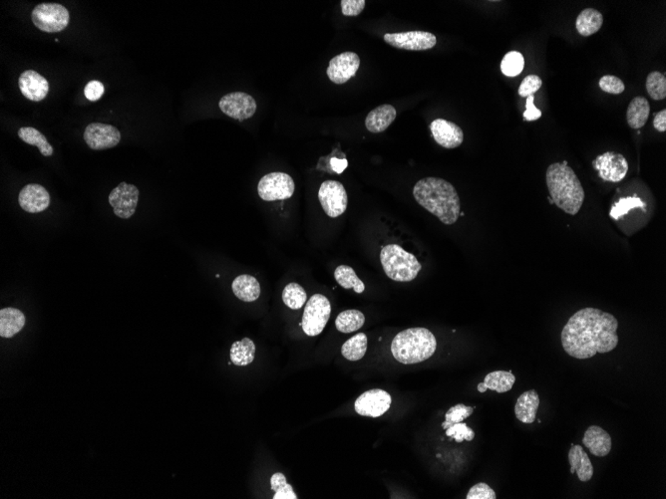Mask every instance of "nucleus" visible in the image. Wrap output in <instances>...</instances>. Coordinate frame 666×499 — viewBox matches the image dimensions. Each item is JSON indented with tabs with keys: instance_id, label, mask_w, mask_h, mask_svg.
<instances>
[{
	"instance_id": "9",
	"label": "nucleus",
	"mask_w": 666,
	"mask_h": 499,
	"mask_svg": "<svg viewBox=\"0 0 666 499\" xmlns=\"http://www.w3.org/2000/svg\"><path fill=\"white\" fill-rule=\"evenodd\" d=\"M319 200L325 214L335 218L344 214L347 209L348 197L342 182L325 180L320 185Z\"/></svg>"
},
{
	"instance_id": "34",
	"label": "nucleus",
	"mask_w": 666,
	"mask_h": 499,
	"mask_svg": "<svg viewBox=\"0 0 666 499\" xmlns=\"http://www.w3.org/2000/svg\"><path fill=\"white\" fill-rule=\"evenodd\" d=\"M307 295L304 288L297 283H290L282 291V301L292 310H299L307 303Z\"/></svg>"
},
{
	"instance_id": "17",
	"label": "nucleus",
	"mask_w": 666,
	"mask_h": 499,
	"mask_svg": "<svg viewBox=\"0 0 666 499\" xmlns=\"http://www.w3.org/2000/svg\"><path fill=\"white\" fill-rule=\"evenodd\" d=\"M435 142L445 149H456L464 141V133L455 123L445 119L434 120L430 125Z\"/></svg>"
},
{
	"instance_id": "36",
	"label": "nucleus",
	"mask_w": 666,
	"mask_h": 499,
	"mask_svg": "<svg viewBox=\"0 0 666 499\" xmlns=\"http://www.w3.org/2000/svg\"><path fill=\"white\" fill-rule=\"evenodd\" d=\"M648 95L655 101L665 99L666 97V77L662 73L655 71L650 73L645 83Z\"/></svg>"
},
{
	"instance_id": "20",
	"label": "nucleus",
	"mask_w": 666,
	"mask_h": 499,
	"mask_svg": "<svg viewBox=\"0 0 666 499\" xmlns=\"http://www.w3.org/2000/svg\"><path fill=\"white\" fill-rule=\"evenodd\" d=\"M583 443L592 455L598 458L607 456L613 448L610 433L598 426H592L585 431Z\"/></svg>"
},
{
	"instance_id": "2",
	"label": "nucleus",
	"mask_w": 666,
	"mask_h": 499,
	"mask_svg": "<svg viewBox=\"0 0 666 499\" xmlns=\"http://www.w3.org/2000/svg\"><path fill=\"white\" fill-rule=\"evenodd\" d=\"M413 197L418 204L446 225H454L459 220V195L447 180L440 178L420 180L413 187Z\"/></svg>"
},
{
	"instance_id": "28",
	"label": "nucleus",
	"mask_w": 666,
	"mask_h": 499,
	"mask_svg": "<svg viewBox=\"0 0 666 499\" xmlns=\"http://www.w3.org/2000/svg\"><path fill=\"white\" fill-rule=\"evenodd\" d=\"M603 24V16L597 9H583L578 14L575 27L578 34L582 36L588 37L597 34L598 30L602 29Z\"/></svg>"
},
{
	"instance_id": "29",
	"label": "nucleus",
	"mask_w": 666,
	"mask_h": 499,
	"mask_svg": "<svg viewBox=\"0 0 666 499\" xmlns=\"http://www.w3.org/2000/svg\"><path fill=\"white\" fill-rule=\"evenodd\" d=\"M230 360L237 366H247L254 362L255 345L250 338L237 341L230 348Z\"/></svg>"
},
{
	"instance_id": "40",
	"label": "nucleus",
	"mask_w": 666,
	"mask_h": 499,
	"mask_svg": "<svg viewBox=\"0 0 666 499\" xmlns=\"http://www.w3.org/2000/svg\"><path fill=\"white\" fill-rule=\"evenodd\" d=\"M445 431L446 436L454 438L457 443H462L464 441H471L475 438L474 431L464 423H455Z\"/></svg>"
},
{
	"instance_id": "31",
	"label": "nucleus",
	"mask_w": 666,
	"mask_h": 499,
	"mask_svg": "<svg viewBox=\"0 0 666 499\" xmlns=\"http://www.w3.org/2000/svg\"><path fill=\"white\" fill-rule=\"evenodd\" d=\"M367 351V337L364 333H358L357 335L348 339L342 347L343 357L352 362L362 360Z\"/></svg>"
},
{
	"instance_id": "47",
	"label": "nucleus",
	"mask_w": 666,
	"mask_h": 499,
	"mask_svg": "<svg viewBox=\"0 0 666 499\" xmlns=\"http://www.w3.org/2000/svg\"><path fill=\"white\" fill-rule=\"evenodd\" d=\"M653 127L658 132H665L666 131V110L663 109L662 111L657 113L653 119Z\"/></svg>"
},
{
	"instance_id": "1",
	"label": "nucleus",
	"mask_w": 666,
	"mask_h": 499,
	"mask_svg": "<svg viewBox=\"0 0 666 499\" xmlns=\"http://www.w3.org/2000/svg\"><path fill=\"white\" fill-rule=\"evenodd\" d=\"M618 321L613 314L597 308L575 312L563 328L560 340L570 357L585 360L612 352L618 345Z\"/></svg>"
},
{
	"instance_id": "46",
	"label": "nucleus",
	"mask_w": 666,
	"mask_h": 499,
	"mask_svg": "<svg viewBox=\"0 0 666 499\" xmlns=\"http://www.w3.org/2000/svg\"><path fill=\"white\" fill-rule=\"evenodd\" d=\"M535 96L534 95H531V96L527 97V102H526V111L524 112V119L526 121L532 122L537 121L538 119H540L542 117V111L538 109L534 104Z\"/></svg>"
},
{
	"instance_id": "39",
	"label": "nucleus",
	"mask_w": 666,
	"mask_h": 499,
	"mask_svg": "<svg viewBox=\"0 0 666 499\" xmlns=\"http://www.w3.org/2000/svg\"><path fill=\"white\" fill-rule=\"evenodd\" d=\"M474 413V408L467 407L463 403H458L454 407L450 408L445 415V422L442 423V428L447 430L452 427L455 423H462L465 418L470 417Z\"/></svg>"
},
{
	"instance_id": "19",
	"label": "nucleus",
	"mask_w": 666,
	"mask_h": 499,
	"mask_svg": "<svg viewBox=\"0 0 666 499\" xmlns=\"http://www.w3.org/2000/svg\"><path fill=\"white\" fill-rule=\"evenodd\" d=\"M19 85L22 95L30 101H42L48 94V82L42 75L34 70H26L22 73L19 79Z\"/></svg>"
},
{
	"instance_id": "25",
	"label": "nucleus",
	"mask_w": 666,
	"mask_h": 499,
	"mask_svg": "<svg viewBox=\"0 0 666 499\" xmlns=\"http://www.w3.org/2000/svg\"><path fill=\"white\" fill-rule=\"evenodd\" d=\"M25 325V316L16 308H4L0 311V336L11 338L19 333Z\"/></svg>"
},
{
	"instance_id": "5",
	"label": "nucleus",
	"mask_w": 666,
	"mask_h": 499,
	"mask_svg": "<svg viewBox=\"0 0 666 499\" xmlns=\"http://www.w3.org/2000/svg\"><path fill=\"white\" fill-rule=\"evenodd\" d=\"M380 262L387 277L396 282H411L422 269L417 258L398 245H385L380 252Z\"/></svg>"
},
{
	"instance_id": "15",
	"label": "nucleus",
	"mask_w": 666,
	"mask_h": 499,
	"mask_svg": "<svg viewBox=\"0 0 666 499\" xmlns=\"http://www.w3.org/2000/svg\"><path fill=\"white\" fill-rule=\"evenodd\" d=\"M84 140L90 149L99 150L111 149L121 141V134L117 128L102 123H92L84 131Z\"/></svg>"
},
{
	"instance_id": "41",
	"label": "nucleus",
	"mask_w": 666,
	"mask_h": 499,
	"mask_svg": "<svg viewBox=\"0 0 666 499\" xmlns=\"http://www.w3.org/2000/svg\"><path fill=\"white\" fill-rule=\"evenodd\" d=\"M598 84H600V89L605 93H608V94H622L625 89V83L620 78L613 76V75H605V76L600 78Z\"/></svg>"
},
{
	"instance_id": "24",
	"label": "nucleus",
	"mask_w": 666,
	"mask_h": 499,
	"mask_svg": "<svg viewBox=\"0 0 666 499\" xmlns=\"http://www.w3.org/2000/svg\"><path fill=\"white\" fill-rule=\"evenodd\" d=\"M516 382V377L511 371H494L488 374L484 382L478 385V392L486 393L488 390L503 393L512 390Z\"/></svg>"
},
{
	"instance_id": "26",
	"label": "nucleus",
	"mask_w": 666,
	"mask_h": 499,
	"mask_svg": "<svg viewBox=\"0 0 666 499\" xmlns=\"http://www.w3.org/2000/svg\"><path fill=\"white\" fill-rule=\"evenodd\" d=\"M234 294L244 302H254L260 295V282L252 275L242 274L237 277L232 284Z\"/></svg>"
},
{
	"instance_id": "13",
	"label": "nucleus",
	"mask_w": 666,
	"mask_h": 499,
	"mask_svg": "<svg viewBox=\"0 0 666 499\" xmlns=\"http://www.w3.org/2000/svg\"><path fill=\"white\" fill-rule=\"evenodd\" d=\"M593 169L598 170L600 179L605 182H620L628 172V163L622 154L607 152L593 160Z\"/></svg>"
},
{
	"instance_id": "14",
	"label": "nucleus",
	"mask_w": 666,
	"mask_h": 499,
	"mask_svg": "<svg viewBox=\"0 0 666 499\" xmlns=\"http://www.w3.org/2000/svg\"><path fill=\"white\" fill-rule=\"evenodd\" d=\"M139 190L134 185L121 182L110 192L109 204L118 217L130 218L136 212Z\"/></svg>"
},
{
	"instance_id": "45",
	"label": "nucleus",
	"mask_w": 666,
	"mask_h": 499,
	"mask_svg": "<svg viewBox=\"0 0 666 499\" xmlns=\"http://www.w3.org/2000/svg\"><path fill=\"white\" fill-rule=\"evenodd\" d=\"M104 90V85L102 84L101 82L94 80V81H90L88 84L86 85L84 89V94L89 101H98V100L101 99L102 96H103Z\"/></svg>"
},
{
	"instance_id": "16",
	"label": "nucleus",
	"mask_w": 666,
	"mask_h": 499,
	"mask_svg": "<svg viewBox=\"0 0 666 499\" xmlns=\"http://www.w3.org/2000/svg\"><path fill=\"white\" fill-rule=\"evenodd\" d=\"M359 66L360 58L357 53L344 52L330 60L327 76L334 84H345L357 75Z\"/></svg>"
},
{
	"instance_id": "4",
	"label": "nucleus",
	"mask_w": 666,
	"mask_h": 499,
	"mask_svg": "<svg viewBox=\"0 0 666 499\" xmlns=\"http://www.w3.org/2000/svg\"><path fill=\"white\" fill-rule=\"evenodd\" d=\"M436 349V338L426 328L403 330L391 343L393 357L404 365L424 362L435 354Z\"/></svg>"
},
{
	"instance_id": "48",
	"label": "nucleus",
	"mask_w": 666,
	"mask_h": 499,
	"mask_svg": "<svg viewBox=\"0 0 666 499\" xmlns=\"http://www.w3.org/2000/svg\"><path fill=\"white\" fill-rule=\"evenodd\" d=\"M348 165V162L347 159H337V158H333L330 160V167L333 172L337 173V174H342L347 169Z\"/></svg>"
},
{
	"instance_id": "32",
	"label": "nucleus",
	"mask_w": 666,
	"mask_h": 499,
	"mask_svg": "<svg viewBox=\"0 0 666 499\" xmlns=\"http://www.w3.org/2000/svg\"><path fill=\"white\" fill-rule=\"evenodd\" d=\"M364 323V314L358 310L343 311L335 320L337 329L342 333H352L359 330Z\"/></svg>"
},
{
	"instance_id": "3",
	"label": "nucleus",
	"mask_w": 666,
	"mask_h": 499,
	"mask_svg": "<svg viewBox=\"0 0 666 499\" xmlns=\"http://www.w3.org/2000/svg\"><path fill=\"white\" fill-rule=\"evenodd\" d=\"M545 182L552 204L568 215H575L580 212L585 202V190L578 175L568 167V162L549 165L545 173Z\"/></svg>"
},
{
	"instance_id": "38",
	"label": "nucleus",
	"mask_w": 666,
	"mask_h": 499,
	"mask_svg": "<svg viewBox=\"0 0 666 499\" xmlns=\"http://www.w3.org/2000/svg\"><path fill=\"white\" fill-rule=\"evenodd\" d=\"M270 486L275 491L274 499H297L294 493V488L287 483V478L282 473H277L270 478Z\"/></svg>"
},
{
	"instance_id": "18",
	"label": "nucleus",
	"mask_w": 666,
	"mask_h": 499,
	"mask_svg": "<svg viewBox=\"0 0 666 499\" xmlns=\"http://www.w3.org/2000/svg\"><path fill=\"white\" fill-rule=\"evenodd\" d=\"M19 202L21 209L30 214L43 212L49 207L50 195L42 185H27L20 192Z\"/></svg>"
},
{
	"instance_id": "23",
	"label": "nucleus",
	"mask_w": 666,
	"mask_h": 499,
	"mask_svg": "<svg viewBox=\"0 0 666 499\" xmlns=\"http://www.w3.org/2000/svg\"><path fill=\"white\" fill-rule=\"evenodd\" d=\"M568 461H570L572 475L577 473L578 480L583 483L592 480L595 470H593L592 461L582 446L572 445V448L568 451Z\"/></svg>"
},
{
	"instance_id": "43",
	"label": "nucleus",
	"mask_w": 666,
	"mask_h": 499,
	"mask_svg": "<svg viewBox=\"0 0 666 499\" xmlns=\"http://www.w3.org/2000/svg\"><path fill=\"white\" fill-rule=\"evenodd\" d=\"M467 499H496L497 495L493 488L487 483H479L471 488L468 493Z\"/></svg>"
},
{
	"instance_id": "10",
	"label": "nucleus",
	"mask_w": 666,
	"mask_h": 499,
	"mask_svg": "<svg viewBox=\"0 0 666 499\" xmlns=\"http://www.w3.org/2000/svg\"><path fill=\"white\" fill-rule=\"evenodd\" d=\"M219 107L227 117L242 122L254 116L257 106L254 97L247 93L232 92L222 97Z\"/></svg>"
},
{
	"instance_id": "44",
	"label": "nucleus",
	"mask_w": 666,
	"mask_h": 499,
	"mask_svg": "<svg viewBox=\"0 0 666 499\" xmlns=\"http://www.w3.org/2000/svg\"><path fill=\"white\" fill-rule=\"evenodd\" d=\"M342 14L345 16H357L365 9V0H342Z\"/></svg>"
},
{
	"instance_id": "42",
	"label": "nucleus",
	"mask_w": 666,
	"mask_h": 499,
	"mask_svg": "<svg viewBox=\"0 0 666 499\" xmlns=\"http://www.w3.org/2000/svg\"><path fill=\"white\" fill-rule=\"evenodd\" d=\"M542 79L537 75H529L523 80L522 84L519 88V95L521 97H529L534 95L536 92L539 91L542 87Z\"/></svg>"
},
{
	"instance_id": "11",
	"label": "nucleus",
	"mask_w": 666,
	"mask_h": 499,
	"mask_svg": "<svg viewBox=\"0 0 666 499\" xmlns=\"http://www.w3.org/2000/svg\"><path fill=\"white\" fill-rule=\"evenodd\" d=\"M384 41L397 49L409 51H425L432 49L437 43L434 34L426 31H408L384 35Z\"/></svg>"
},
{
	"instance_id": "7",
	"label": "nucleus",
	"mask_w": 666,
	"mask_h": 499,
	"mask_svg": "<svg viewBox=\"0 0 666 499\" xmlns=\"http://www.w3.org/2000/svg\"><path fill=\"white\" fill-rule=\"evenodd\" d=\"M32 22L37 29L48 34H56L66 29L69 24V11L58 4L37 5L31 14Z\"/></svg>"
},
{
	"instance_id": "33",
	"label": "nucleus",
	"mask_w": 666,
	"mask_h": 499,
	"mask_svg": "<svg viewBox=\"0 0 666 499\" xmlns=\"http://www.w3.org/2000/svg\"><path fill=\"white\" fill-rule=\"evenodd\" d=\"M335 280L344 289H353L360 294L365 290L364 283L358 278L352 267L340 265L334 272Z\"/></svg>"
},
{
	"instance_id": "27",
	"label": "nucleus",
	"mask_w": 666,
	"mask_h": 499,
	"mask_svg": "<svg viewBox=\"0 0 666 499\" xmlns=\"http://www.w3.org/2000/svg\"><path fill=\"white\" fill-rule=\"evenodd\" d=\"M650 114V106L647 99L638 96L628 105L627 120L628 126L632 129L638 130L647 124Z\"/></svg>"
},
{
	"instance_id": "30",
	"label": "nucleus",
	"mask_w": 666,
	"mask_h": 499,
	"mask_svg": "<svg viewBox=\"0 0 666 499\" xmlns=\"http://www.w3.org/2000/svg\"><path fill=\"white\" fill-rule=\"evenodd\" d=\"M19 137L26 144L39 148L40 153L44 157H50V155H53V148L47 141L46 137L41 134L39 130L31 127L20 128Z\"/></svg>"
},
{
	"instance_id": "8",
	"label": "nucleus",
	"mask_w": 666,
	"mask_h": 499,
	"mask_svg": "<svg viewBox=\"0 0 666 499\" xmlns=\"http://www.w3.org/2000/svg\"><path fill=\"white\" fill-rule=\"evenodd\" d=\"M294 179L285 173L275 172L265 175L257 185L260 199L265 202H275L290 199L294 194Z\"/></svg>"
},
{
	"instance_id": "6",
	"label": "nucleus",
	"mask_w": 666,
	"mask_h": 499,
	"mask_svg": "<svg viewBox=\"0 0 666 499\" xmlns=\"http://www.w3.org/2000/svg\"><path fill=\"white\" fill-rule=\"evenodd\" d=\"M332 314V305L324 295L314 294L305 305L302 327L310 337L319 335L324 330Z\"/></svg>"
},
{
	"instance_id": "35",
	"label": "nucleus",
	"mask_w": 666,
	"mask_h": 499,
	"mask_svg": "<svg viewBox=\"0 0 666 499\" xmlns=\"http://www.w3.org/2000/svg\"><path fill=\"white\" fill-rule=\"evenodd\" d=\"M524 67V56L518 51H511L506 54L501 62V71L507 77L518 76L522 73Z\"/></svg>"
},
{
	"instance_id": "22",
	"label": "nucleus",
	"mask_w": 666,
	"mask_h": 499,
	"mask_svg": "<svg viewBox=\"0 0 666 499\" xmlns=\"http://www.w3.org/2000/svg\"><path fill=\"white\" fill-rule=\"evenodd\" d=\"M540 407L539 393L536 390L527 391L518 398L515 406L516 418L524 423H533Z\"/></svg>"
},
{
	"instance_id": "21",
	"label": "nucleus",
	"mask_w": 666,
	"mask_h": 499,
	"mask_svg": "<svg viewBox=\"0 0 666 499\" xmlns=\"http://www.w3.org/2000/svg\"><path fill=\"white\" fill-rule=\"evenodd\" d=\"M397 112L392 105L384 104L373 109L367 115L365 127L367 131L373 134H379L386 131L390 125L396 119Z\"/></svg>"
},
{
	"instance_id": "12",
	"label": "nucleus",
	"mask_w": 666,
	"mask_h": 499,
	"mask_svg": "<svg viewBox=\"0 0 666 499\" xmlns=\"http://www.w3.org/2000/svg\"><path fill=\"white\" fill-rule=\"evenodd\" d=\"M390 393L380 389H373L363 393L355 401V412L363 417L379 418L391 407Z\"/></svg>"
},
{
	"instance_id": "37",
	"label": "nucleus",
	"mask_w": 666,
	"mask_h": 499,
	"mask_svg": "<svg viewBox=\"0 0 666 499\" xmlns=\"http://www.w3.org/2000/svg\"><path fill=\"white\" fill-rule=\"evenodd\" d=\"M645 207H647V204L643 202L640 197H623V199H620L618 202H615V204L613 205L612 210H610V215L613 218H615V220H618V218L628 214V212H630V210L633 209L645 210Z\"/></svg>"
}]
</instances>
